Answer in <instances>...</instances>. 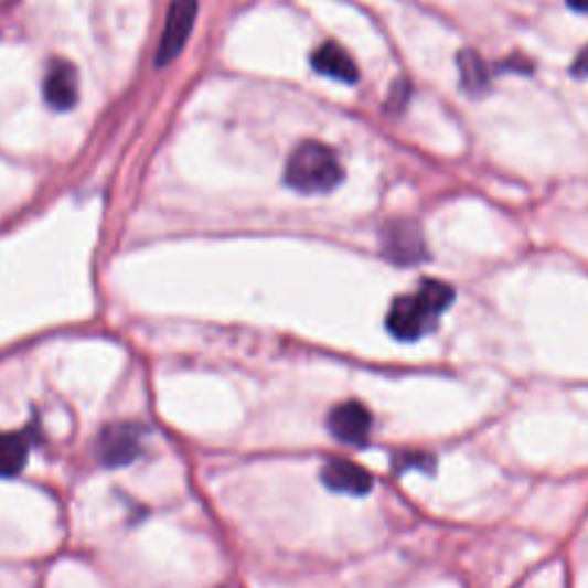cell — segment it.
Masks as SVG:
<instances>
[{"label": "cell", "mask_w": 588, "mask_h": 588, "mask_svg": "<svg viewBox=\"0 0 588 588\" xmlns=\"http://www.w3.org/2000/svg\"><path fill=\"white\" fill-rule=\"evenodd\" d=\"M382 254L396 265H418L428 258L421 226L411 218H391L379 233Z\"/></svg>", "instance_id": "obj_3"}, {"label": "cell", "mask_w": 588, "mask_h": 588, "mask_svg": "<svg viewBox=\"0 0 588 588\" xmlns=\"http://www.w3.org/2000/svg\"><path fill=\"white\" fill-rule=\"evenodd\" d=\"M195 14H199V0H173L171 8H168L165 25L154 55L157 67H165L175 55H180L191 35Z\"/></svg>", "instance_id": "obj_4"}, {"label": "cell", "mask_w": 588, "mask_h": 588, "mask_svg": "<svg viewBox=\"0 0 588 588\" xmlns=\"http://www.w3.org/2000/svg\"><path fill=\"white\" fill-rule=\"evenodd\" d=\"M568 6H570L575 12L588 14V0H568Z\"/></svg>", "instance_id": "obj_13"}, {"label": "cell", "mask_w": 588, "mask_h": 588, "mask_svg": "<svg viewBox=\"0 0 588 588\" xmlns=\"http://www.w3.org/2000/svg\"><path fill=\"white\" fill-rule=\"evenodd\" d=\"M573 76L577 78H588V44L579 51L577 55V61L573 65Z\"/></svg>", "instance_id": "obj_12"}, {"label": "cell", "mask_w": 588, "mask_h": 588, "mask_svg": "<svg viewBox=\"0 0 588 588\" xmlns=\"http://www.w3.org/2000/svg\"><path fill=\"white\" fill-rule=\"evenodd\" d=\"M28 439L21 432H0V479H12L28 460Z\"/></svg>", "instance_id": "obj_11"}, {"label": "cell", "mask_w": 588, "mask_h": 588, "mask_svg": "<svg viewBox=\"0 0 588 588\" xmlns=\"http://www.w3.org/2000/svg\"><path fill=\"white\" fill-rule=\"evenodd\" d=\"M286 182L303 195L329 193L343 182V165L324 143L306 141L288 159Z\"/></svg>", "instance_id": "obj_2"}, {"label": "cell", "mask_w": 588, "mask_h": 588, "mask_svg": "<svg viewBox=\"0 0 588 588\" xmlns=\"http://www.w3.org/2000/svg\"><path fill=\"white\" fill-rule=\"evenodd\" d=\"M97 451L106 467H127L143 451V428L133 424L108 426L99 435Z\"/></svg>", "instance_id": "obj_5"}, {"label": "cell", "mask_w": 588, "mask_h": 588, "mask_svg": "<svg viewBox=\"0 0 588 588\" xmlns=\"http://www.w3.org/2000/svg\"><path fill=\"white\" fill-rule=\"evenodd\" d=\"M322 481L329 490L352 496L368 494L373 490V475L363 467L348 460L327 462L322 469Z\"/></svg>", "instance_id": "obj_8"}, {"label": "cell", "mask_w": 588, "mask_h": 588, "mask_svg": "<svg viewBox=\"0 0 588 588\" xmlns=\"http://www.w3.org/2000/svg\"><path fill=\"white\" fill-rule=\"evenodd\" d=\"M458 70H460V81L462 88L479 97L490 88V70L485 61L473 49H464L458 53Z\"/></svg>", "instance_id": "obj_10"}, {"label": "cell", "mask_w": 588, "mask_h": 588, "mask_svg": "<svg viewBox=\"0 0 588 588\" xmlns=\"http://www.w3.org/2000/svg\"><path fill=\"white\" fill-rule=\"evenodd\" d=\"M453 299L456 290L451 286L437 281V278H426L414 295L394 299L386 313V329L394 339L414 343L437 329Z\"/></svg>", "instance_id": "obj_1"}, {"label": "cell", "mask_w": 588, "mask_h": 588, "mask_svg": "<svg viewBox=\"0 0 588 588\" xmlns=\"http://www.w3.org/2000/svg\"><path fill=\"white\" fill-rule=\"evenodd\" d=\"M44 99L55 110H70L78 101V72L67 61H53L44 76Z\"/></svg>", "instance_id": "obj_7"}, {"label": "cell", "mask_w": 588, "mask_h": 588, "mask_svg": "<svg viewBox=\"0 0 588 588\" xmlns=\"http://www.w3.org/2000/svg\"><path fill=\"white\" fill-rule=\"evenodd\" d=\"M329 430L343 443H366L373 430V416L361 403L335 405L329 414Z\"/></svg>", "instance_id": "obj_6"}, {"label": "cell", "mask_w": 588, "mask_h": 588, "mask_svg": "<svg viewBox=\"0 0 588 588\" xmlns=\"http://www.w3.org/2000/svg\"><path fill=\"white\" fill-rule=\"evenodd\" d=\"M311 61H313V67L329 78H335L341 83H356L359 81V67H356L352 55L341 44L327 42V44L318 46Z\"/></svg>", "instance_id": "obj_9"}]
</instances>
